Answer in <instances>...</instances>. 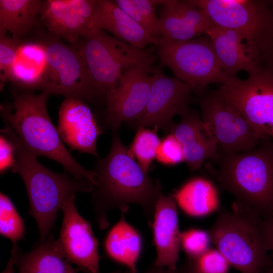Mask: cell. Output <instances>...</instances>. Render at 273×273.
<instances>
[{
	"label": "cell",
	"mask_w": 273,
	"mask_h": 273,
	"mask_svg": "<svg viewBox=\"0 0 273 273\" xmlns=\"http://www.w3.org/2000/svg\"><path fill=\"white\" fill-rule=\"evenodd\" d=\"M93 170L96 183L91 192L92 202L100 229L109 226L107 215L110 210L116 208L126 212L130 203L140 205L148 216L154 215L161 186L130 155L117 131L112 132L108 154L97 159Z\"/></svg>",
	"instance_id": "obj_1"
},
{
	"label": "cell",
	"mask_w": 273,
	"mask_h": 273,
	"mask_svg": "<svg viewBox=\"0 0 273 273\" xmlns=\"http://www.w3.org/2000/svg\"><path fill=\"white\" fill-rule=\"evenodd\" d=\"M50 95L32 90L14 93L12 105H1V115L33 154L57 162L75 179L94 186L96 173L83 167L73 157L50 118L47 101Z\"/></svg>",
	"instance_id": "obj_2"
},
{
	"label": "cell",
	"mask_w": 273,
	"mask_h": 273,
	"mask_svg": "<svg viewBox=\"0 0 273 273\" xmlns=\"http://www.w3.org/2000/svg\"><path fill=\"white\" fill-rule=\"evenodd\" d=\"M211 173L234 203L262 218L273 216V141L262 140L253 149L222 154Z\"/></svg>",
	"instance_id": "obj_3"
},
{
	"label": "cell",
	"mask_w": 273,
	"mask_h": 273,
	"mask_svg": "<svg viewBox=\"0 0 273 273\" xmlns=\"http://www.w3.org/2000/svg\"><path fill=\"white\" fill-rule=\"evenodd\" d=\"M5 123L1 132L12 142L15 149L16 162L12 170L18 173L24 183L29 201L28 213L37 223L39 242H42L50 234L63 203L78 192H92L94 185L77 180L66 173L54 172L43 166L10 125Z\"/></svg>",
	"instance_id": "obj_4"
},
{
	"label": "cell",
	"mask_w": 273,
	"mask_h": 273,
	"mask_svg": "<svg viewBox=\"0 0 273 273\" xmlns=\"http://www.w3.org/2000/svg\"><path fill=\"white\" fill-rule=\"evenodd\" d=\"M74 45L78 51L93 82L96 101L104 102L124 72L142 70L153 74L158 59L150 49H139L95 27Z\"/></svg>",
	"instance_id": "obj_5"
},
{
	"label": "cell",
	"mask_w": 273,
	"mask_h": 273,
	"mask_svg": "<svg viewBox=\"0 0 273 273\" xmlns=\"http://www.w3.org/2000/svg\"><path fill=\"white\" fill-rule=\"evenodd\" d=\"M261 217L235 204L222 210L210 230L212 244L240 273H262L273 265L260 226Z\"/></svg>",
	"instance_id": "obj_6"
},
{
	"label": "cell",
	"mask_w": 273,
	"mask_h": 273,
	"mask_svg": "<svg viewBox=\"0 0 273 273\" xmlns=\"http://www.w3.org/2000/svg\"><path fill=\"white\" fill-rule=\"evenodd\" d=\"M154 46L161 66L169 68L197 96L206 93L210 84L222 85L230 78L222 70L207 35L183 41L160 37Z\"/></svg>",
	"instance_id": "obj_7"
},
{
	"label": "cell",
	"mask_w": 273,
	"mask_h": 273,
	"mask_svg": "<svg viewBox=\"0 0 273 273\" xmlns=\"http://www.w3.org/2000/svg\"><path fill=\"white\" fill-rule=\"evenodd\" d=\"M39 40L44 47L48 62L41 92L86 103L96 102L93 82L76 48L48 32Z\"/></svg>",
	"instance_id": "obj_8"
},
{
	"label": "cell",
	"mask_w": 273,
	"mask_h": 273,
	"mask_svg": "<svg viewBox=\"0 0 273 273\" xmlns=\"http://www.w3.org/2000/svg\"><path fill=\"white\" fill-rule=\"evenodd\" d=\"M237 108L261 140H273V70L263 66L247 79L230 77L212 91Z\"/></svg>",
	"instance_id": "obj_9"
},
{
	"label": "cell",
	"mask_w": 273,
	"mask_h": 273,
	"mask_svg": "<svg viewBox=\"0 0 273 273\" xmlns=\"http://www.w3.org/2000/svg\"><path fill=\"white\" fill-rule=\"evenodd\" d=\"M214 25L240 32L260 51L273 34V12L268 0H190Z\"/></svg>",
	"instance_id": "obj_10"
},
{
	"label": "cell",
	"mask_w": 273,
	"mask_h": 273,
	"mask_svg": "<svg viewBox=\"0 0 273 273\" xmlns=\"http://www.w3.org/2000/svg\"><path fill=\"white\" fill-rule=\"evenodd\" d=\"M197 99L201 119L215 139L218 153L250 151L262 140L237 108L212 91L198 96Z\"/></svg>",
	"instance_id": "obj_11"
},
{
	"label": "cell",
	"mask_w": 273,
	"mask_h": 273,
	"mask_svg": "<svg viewBox=\"0 0 273 273\" xmlns=\"http://www.w3.org/2000/svg\"><path fill=\"white\" fill-rule=\"evenodd\" d=\"M192 90L175 77H170L160 69L152 74V81L145 109L133 124L153 127L169 132L176 115L181 116L190 109Z\"/></svg>",
	"instance_id": "obj_12"
},
{
	"label": "cell",
	"mask_w": 273,
	"mask_h": 273,
	"mask_svg": "<svg viewBox=\"0 0 273 273\" xmlns=\"http://www.w3.org/2000/svg\"><path fill=\"white\" fill-rule=\"evenodd\" d=\"M152 74L135 69L123 73L105 99L104 128L117 131L123 122L133 124L142 115L149 97Z\"/></svg>",
	"instance_id": "obj_13"
},
{
	"label": "cell",
	"mask_w": 273,
	"mask_h": 273,
	"mask_svg": "<svg viewBox=\"0 0 273 273\" xmlns=\"http://www.w3.org/2000/svg\"><path fill=\"white\" fill-rule=\"evenodd\" d=\"M75 196L62 204L63 220L57 242L65 257L85 273H100L98 242L89 221L78 213Z\"/></svg>",
	"instance_id": "obj_14"
},
{
	"label": "cell",
	"mask_w": 273,
	"mask_h": 273,
	"mask_svg": "<svg viewBox=\"0 0 273 273\" xmlns=\"http://www.w3.org/2000/svg\"><path fill=\"white\" fill-rule=\"evenodd\" d=\"M97 0L42 1L40 13L48 32L74 44L94 27Z\"/></svg>",
	"instance_id": "obj_15"
},
{
	"label": "cell",
	"mask_w": 273,
	"mask_h": 273,
	"mask_svg": "<svg viewBox=\"0 0 273 273\" xmlns=\"http://www.w3.org/2000/svg\"><path fill=\"white\" fill-rule=\"evenodd\" d=\"M207 35L221 69L228 76L237 77L242 70L251 75L263 67L259 48L243 33L213 24Z\"/></svg>",
	"instance_id": "obj_16"
},
{
	"label": "cell",
	"mask_w": 273,
	"mask_h": 273,
	"mask_svg": "<svg viewBox=\"0 0 273 273\" xmlns=\"http://www.w3.org/2000/svg\"><path fill=\"white\" fill-rule=\"evenodd\" d=\"M57 130L62 141L71 150L100 158L97 142L103 131L85 102L65 98L59 109Z\"/></svg>",
	"instance_id": "obj_17"
},
{
	"label": "cell",
	"mask_w": 273,
	"mask_h": 273,
	"mask_svg": "<svg viewBox=\"0 0 273 273\" xmlns=\"http://www.w3.org/2000/svg\"><path fill=\"white\" fill-rule=\"evenodd\" d=\"M160 37L183 41L207 35L213 24L207 13L190 0H167L160 6Z\"/></svg>",
	"instance_id": "obj_18"
},
{
	"label": "cell",
	"mask_w": 273,
	"mask_h": 273,
	"mask_svg": "<svg viewBox=\"0 0 273 273\" xmlns=\"http://www.w3.org/2000/svg\"><path fill=\"white\" fill-rule=\"evenodd\" d=\"M168 132L180 143L185 162L191 171L199 169L205 162L218 155L217 143L196 111L190 109L178 122L173 123Z\"/></svg>",
	"instance_id": "obj_19"
},
{
	"label": "cell",
	"mask_w": 273,
	"mask_h": 273,
	"mask_svg": "<svg viewBox=\"0 0 273 273\" xmlns=\"http://www.w3.org/2000/svg\"><path fill=\"white\" fill-rule=\"evenodd\" d=\"M176 203L172 197L158 195L155 207L153 231L156 249V265L177 268L180 236Z\"/></svg>",
	"instance_id": "obj_20"
},
{
	"label": "cell",
	"mask_w": 273,
	"mask_h": 273,
	"mask_svg": "<svg viewBox=\"0 0 273 273\" xmlns=\"http://www.w3.org/2000/svg\"><path fill=\"white\" fill-rule=\"evenodd\" d=\"M94 26L139 49H145L149 44L154 45L156 40L135 22L115 1L97 0Z\"/></svg>",
	"instance_id": "obj_21"
},
{
	"label": "cell",
	"mask_w": 273,
	"mask_h": 273,
	"mask_svg": "<svg viewBox=\"0 0 273 273\" xmlns=\"http://www.w3.org/2000/svg\"><path fill=\"white\" fill-rule=\"evenodd\" d=\"M47 68L45 48L39 40L21 42L8 81L25 90H41Z\"/></svg>",
	"instance_id": "obj_22"
},
{
	"label": "cell",
	"mask_w": 273,
	"mask_h": 273,
	"mask_svg": "<svg viewBox=\"0 0 273 273\" xmlns=\"http://www.w3.org/2000/svg\"><path fill=\"white\" fill-rule=\"evenodd\" d=\"M16 265L19 273H78L52 234L28 252L23 253L18 248Z\"/></svg>",
	"instance_id": "obj_23"
},
{
	"label": "cell",
	"mask_w": 273,
	"mask_h": 273,
	"mask_svg": "<svg viewBox=\"0 0 273 273\" xmlns=\"http://www.w3.org/2000/svg\"><path fill=\"white\" fill-rule=\"evenodd\" d=\"M176 205L187 214L203 217L219 209L217 189L209 180L200 176L186 181L172 196Z\"/></svg>",
	"instance_id": "obj_24"
},
{
	"label": "cell",
	"mask_w": 273,
	"mask_h": 273,
	"mask_svg": "<svg viewBox=\"0 0 273 273\" xmlns=\"http://www.w3.org/2000/svg\"><path fill=\"white\" fill-rule=\"evenodd\" d=\"M119 220L108 232L104 244L107 255L113 261L137 273L136 263L142 248L138 232L125 219L126 211H121Z\"/></svg>",
	"instance_id": "obj_25"
},
{
	"label": "cell",
	"mask_w": 273,
	"mask_h": 273,
	"mask_svg": "<svg viewBox=\"0 0 273 273\" xmlns=\"http://www.w3.org/2000/svg\"><path fill=\"white\" fill-rule=\"evenodd\" d=\"M42 1L0 0V35L21 40L33 28Z\"/></svg>",
	"instance_id": "obj_26"
},
{
	"label": "cell",
	"mask_w": 273,
	"mask_h": 273,
	"mask_svg": "<svg viewBox=\"0 0 273 273\" xmlns=\"http://www.w3.org/2000/svg\"><path fill=\"white\" fill-rule=\"evenodd\" d=\"M116 4L151 36L160 37V20L156 13L157 6L167 0H116Z\"/></svg>",
	"instance_id": "obj_27"
},
{
	"label": "cell",
	"mask_w": 273,
	"mask_h": 273,
	"mask_svg": "<svg viewBox=\"0 0 273 273\" xmlns=\"http://www.w3.org/2000/svg\"><path fill=\"white\" fill-rule=\"evenodd\" d=\"M157 127L153 129L138 127L137 131L128 148L130 155L147 172L156 159L157 151L161 142Z\"/></svg>",
	"instance_id": "obj_28"
},
{
	"label": "cell",
	"mask_w": 273,
	"mask_h": 273,
	"mask_svg": "<svg viewBox=\"0 0 273 273\" xmlns=\"http://www.w3.org/2000/svg\"><path fill=\"white\" fill-rule=\"evenodd\" d=\"M0 234L10 239L13 246L24 238V220L18 212L9 197L0 194Z\"/></svg>",
	"instance_id": "obj_29"
},
{
	"label": "cell",
	"mask_w": 273,
	"mask_h": 273,
	"mask_svg": "<svg viewBox=\"0 0 273 273\" xmlns=\"http://www.w3.org/2000/svg\"><path fill=\"white\" fill-rule=\"evenodd\" d=\"M187 265L194 273H229L231 266L215 248H209L199 256L188 259Z\"/></svg>",
	"instance_id": "obj_30"
},
{
	"label": "cell",
	"mask_w": 273,
	"mask_h": 273,
	"mask_svg": "<svg viewBox=\"0 0 273 273\" xmlns=\"http://www.w3.org/2000/svg\"><path fill=\"white\" fill-rule=\"evenodd\" d=\"M211 244L208 231L193 228L181 233L180 247L188 259H194L202 255L211 248Z\"/></svg>",
	"instance_id": "obj_31"
},
{
	"label": "cell",
	"mask_w": 273,
	"mask_h": 273,
	"mask_svg": "<svg viewBox=\"0 0 273 273\" xmlns=\"http://www.w3.org/2000/svg\"><path fill=\"white\" fill-rule=\"evenodd\" d=\"M20 43V40L8 34L0 35V79L2 87L3 84L8 81L11 69L16 59Z\"/></svg>",
	"instance_id": "obj_32"
},
{
	"label": "cell",
	"mask_w": 273,
	"mask_h": 273,
	"mask_svg": "<svg viewBox=\"0 0 273 273\" xmlns=\"http://www.w3.org/2000/svg\"><path fill=\"white\" fill-rule=\"evenodd\" d=\"M156 159L160 164L167 166L185 162L183 147L172 134L168 133L161 139L157 151Z\"/></svg>",
	"instance_id": "obj_33"
},
{
	"label": "cell",
	"mask_w": 273,
	"mask_h": 273,
	"mask_svg": "<svg viewBox=\"0 0 273 273\" xmlns=\"http://www.w3.org/2000/svg\"><path fill=\"white\" fill-rule=\"evenodd\" d=\"M16 162V152L12 142L5 135L0 136V172L3 174L13 168Z\"/></svg>",
	"instance_id": "obj_34"
},
{
	"label": "cell",
	"mask_w": 273,
	"mask_h": 273,
	"mask_svg": "<svg viewBox=\"0 0 273 273\" xmlns=\"http://www.w3.org/2000/svg\"><path fill=\"white\" fill-rule=\"evenodd\" d=\"M260 226L265 246L273 258V216L261 218Z\"/></svg>",
	"instance_id": "obj_35"
},
{
	"label": "cell",
	"mask_w": 273,
	"mask_h": 273,
	"mask_svg": "<svg viewBox=\"0 0 273 273\" xmlns=\"http://www.w3.org/2000/svg\"><path fill=\"white\" fill-rule=\"evenodd\" d=\"M260 53L263 66L273 70V34L263 47Z\"/></svg>",
	"instance_id": "obj_36"
},
{
	"label": "cell",
	"mask_w": 273,
	"mask_h": 273,
	"mask_svg": "<svg viewBox=\"0 0 273 273\" xmlns=\"http://www.w3.org/2000/svg\"><path fill=\"white\" fill-rule=\"evenodd\" d=\"M144 273H187L186 265L181 268L170 269L153 264Z\"/></svg>",
	"instance_id": "obj_37"
},
{
	"label": "cell",
	"mask_w": 273,
	"mask_h": 273,
	"mask_svg": "<svg viewBox=\"0 0 273 273\" xmlns=\"http://www.w3.org/2000/svg\"><path fill=\"white\" fill-rule=\"evenodd\" d=\"M18 247L17 245L13 246L11 256L5 269L2 273H15L14 265L16 264V253Z\"/></svg>",
	"instance_id": "obj_38"
},
{
	"label": "cell",
	"mask_w": 273,
	"mask_h": 273,
	"mask_svg": "<svg viewBox=\"0 0 273 273\" xmlns=\"http://www.w3.org/2000/svg\"><path fill=\"white\" fill-rule=\"evenodd\" d=\"M110 273H133V272L130 270H129V269L126 268V269L123 272H122L121 271V270L119 269V270H115V271H112Z\"/></svg>",
	"instance_id": "obj_39"
},
{
	"label": "cell",
	"mask_w": 273,
	"mask_h": 273,
	"mask_svg": "<svg viewBox=\"0 0 273 273\" xmlns=\"http://www.w3.org/2000/svg\"><path fill=\"white\" fill-rule=\"evenodd\" d=\"M269 6L273 12V0H268V1Z\"/></svg>",
	"instance_id": "obj_40"
},
{
	"label": "cell",
	"mask_w": 273,
	"mask_h": 273,
	"mask_svg": "<svg viewBox=\"0 0 273 273\" xmlns=\"http://www.w3.org/2000/svg\"><path fill=\"white\" fill-rule=\"evenodd\" d=\"M266 273H273V265L266 270Z\"/></svg>",
	"instance_id": "obj_41"
},
{
	"label": "cell",
	"mask_w": 273,
	"mask_h": 273,
	"mask_svg": "<svg viewBox=\"0 0 273 273\" xmlns=\"http://www.w3.org/2000/svg\"><path fill=\"white\" fill-rule=\"evenodd\" d=\"M186 265L187 267V273H194L191 270L189 269L187 264Z\"/></svg>",
	"instance_id": "obj_42"
}]
</instances>
